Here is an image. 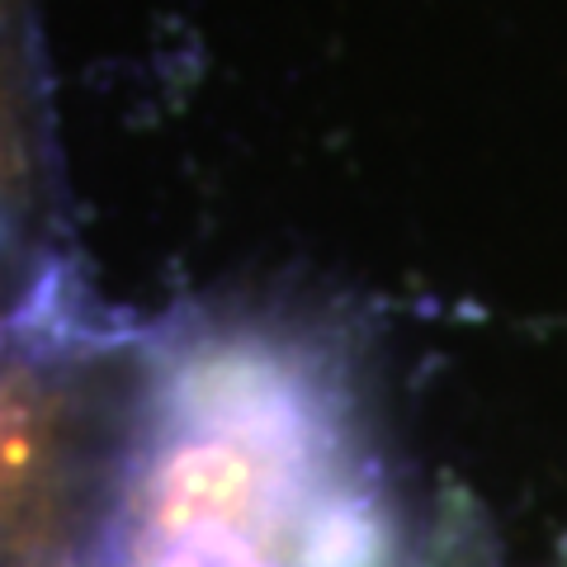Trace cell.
<instances>
[{
  "mask_svg": "<svg viewBox=\"0 0 567 567\" xmlns=\"http://www.w3.org/2000/svg\"><path fill=\"white\" fill-rule=\"evenodd\" d=\"M100 567H398L336 364L284 327L181 336L142 393Z\"/></svg>",
  "mask_w": 567,
  "mask_h": 567,
  "instance_id": "cell-1",
  "label": "cell"
},
{
  "mask_svg": "<svg viewBox=\"0 0 567 567\" xmlns=\"http://www.w3.org/2000/svg\"><path fill=\"white\" fill-rule=\"evenodd\" d=\"M52 317L20 312L14 336H0V544L20 539L66 464L71 440V388L58 374L62 341H43ZM66 327V322H58Z\"/></svg>",
  "mask_w": 567,
  "mask_h": 567,
  "instance_id": "cell-2",
  "label": "cell"
},
{
  "mask_svg": "<svg viewBox=\"0 0 567 567\" xmlns=\"http://www.w3.org/2000/svg\"><path fill=\"white\" fill-rule=\"evenodd\" d=\"M10 142V123H6V85H0V152H6Z\"/></svg>",
  "mask_w": 567,
  "mask_h": 567,
  "instance_id": "cell-3",
  "label": "cell"
}]
</instances>
